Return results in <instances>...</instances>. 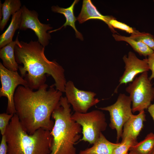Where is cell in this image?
I'll return each instance as SVG.
<instances>
[{
	"label": "cell",
	"instance_id": "obj_1",
	"mask_svg": "<svg viewBox=\"0 0 154 154\" xmlns=\"http://www.w3.org/2000/svg\"><path fill=\"white\" fill-rule=\"evenodd\" d=\"M54 86L53 84L47 90L48 85L45 83L36 91L22 85L17 88L14 98L16 114L29 134L40 128L52 129L54 122L51 117L59 104L62 93Z\"/></svg>",
	"mask_w": 154,
	"mask_h": 154
},
{
	"label": "cell",
	"instance_id": "obj_2",
	"mask_svg": "<svg viewBox=\"0 0 154 154\" xmlns=\"http://www.w3.org/2000/svg\"><path fill=\"white\" fill-rule=\"evenodd\" d=\"M45 47L38 41H19L14 49L16 60L19 66L21 76L27 82L28 87L38 90L46 80V74L50 75L55 81L56 89L64 92L66 83L64 70L55 60H49L44 54Z\"/></svg>",
	"mask_w": 154,
	"mask_h": 154
},
{
	"label": "cell",
	"instance_id": "obj_3",
	"mask_svg": "<svg viewBox=\"0 0 154 154\" xmlns=\"http://www.w3.org/2000/svg\"><path fill=\"white\" fill-rule=\"evenodd\" d=\"M71 112L66 97L62 96L52 115L54 124L50 131L52 139L50 154H76L74 145L80 139L82 128L72 119Z\"/></svg>",
	"mask_w": 154,
	"mask_h": 154
},
{
	"label": "cell",
	"instance_id": "obj_4",
	"mask_svg": "<svg viewBox=\"0 0 154 154\" xmlns=\"http://www.w3.org/2000/svg\"><path fill=\"white\" fill-rule=\"evenodd\" d=\"M7 154H50L52 138L50 131L38 129L32 134L24 129L17 114L12 118L5 134Z\"/></svg>",
	"mask_w": 154,
	"mask_h": 154
},
{
	"label": "cell",
	"instance_id": "obj_5",
	"mask_svg": "<svg viewBox=\"0 0 154 154\" xmlns=\"http://www.w3.org/2000/svg\"><path fill=\"white\" fill-rule=\"evenodd\" d=\"M71 118L82 127L83 136L79 141L88 142L91 144L96 141L107 126L105 114L99 110L84 113L75 112Z\"/></svg>",
	"mask_w": 154,
	"mask_h": 154
},
{
	"label": "cell",
	"instance_id": "obj_6",
	"mask_svg": "<svg viewBox=\"0 0 154 154\" xmlns=\"http://www.w3.org/2000/svg\"><path fill=\"white\" fill-rule=\"evenodd\" d=\"M125 90L129 94L131 101L133 113L147 109L154 99V88L148 76L147 72L135 77Z\"/></svg>",
	"mask_w": 154,
	"mask_h": 154
},
{
	"label": "cell",
	"instance_id": "obj_7",
	"mask_svg": "<svg viewBox=\"0 0 154 154\" xmlns=\"http://www.w3.org/2000/svg\"><path fill=\"white\" fill-rule=\"evenodd\" d=\"M131 104V101L129 96L124 94H120L114 104L99 108L109 112L110 121V126L116 131L117 142L121 137L124 124L133 114Z\"/></svg>",
	"mask_w": 154,
	"mask_h": 154
},
{
	"label": "cell",
	"instance_id": "obj_8",
	"mask_svg": "<svg viewBox=\"0 0 154 154\" xmlns=\"http://www.w3.org/2000/svg\"><path fill=\"white\" fill-rule=\"evenodd\" d=\"M0 77L1 84L0 97H5L7 99L6 113L14 115L16 112L14 100L15 90L20 85L28 87V83L17 71L8 70L1 62Z\"/></svg>",
	"mask_w": 154,
	"mask_h": 154
},
{
	"label": "cell",
	"instance_id": "obj_9",
	"mask_svg": "<svg viewBox=\"0 0 154 154\" xmlns=\"http://www.w3.org/2000/svg\"><path fill=\"white\" fill-rule=\"evenodd\" d=\"M21 19L19 29L22 31L32 29L37 36L39 43L44 47L48 45L51 37L50 33L47 32L52 27L49 24L41 23L36 11L29 10L25 5L21 7Z\"/></svg>",
	"mask_w": 154,
	"mask_h": 154
},
{
	"label": "cell",
	"instance_id": "obj_10",
	"mask_svg": "<svg viewBox=\"0 0 154 154\" xmlns=\"http://www.w3.org/2000/svg\"><path fill=\"white\" fill-rule=\"evenodd\" d=\"M64 92L68 102L72 105L76 112L87 113L89 108L100 101L98 98H95L96 93L79 90L70 80L66 83Z\"/></svg>",
	"mask_w": 154,
	"mask_h": 154
},
{
	"label": "cell",
	"instance_id": "obj_11",
	"mask_svg": "<svg viewBox=\"0 0 154 154\" xmlns=\"http://www.w3.org/2000/svg\"><path fill=\"white\" fill-rule=\"evenodd\" d=\"M123 59L125 64V70L119 78V84L115 91L116 92L120 85L132 82L137 75L149 70L147 58L140 59L131 51L129 52L128 56H124Z\"/></svg>",
	"mask_w": 154,
	"mask_h": 154
},
{
	"label": "cell",
	"instance_id": "obj_12",
	"mask_svg": "<svg viewBox=\"0 0 154 154\" xmlns=\"http://www.w3.org/2000/svg\"><path fill=\"white\" fill-rule=\"evenodd\" d=\"M146 120L144 110L139 112L137 115L133 114L123 125L122 141L127 139L137 141V137L143 127V122Z\"/></svg>",
	"mask_w": 154,
	"mask_h": 154
},
{
	"label": "cell",
	"instance_id": "obj_13",
	"mask_svg": "<svg viewBox=\"0 0 154 154\" xmlns=\"http://www.w3.org/2000/svg\"><path fill=\"white\" fill-rule=\"evenodd\" d=\"M114 18V17L112 16H105L101 14L98 11L91 0H83L81 12L76 18V20L80 23H83L90 19L102 20L108 25L112 32L115 33L116 32L109 24L110 21Z\"/></svg>",
	"mask_w": 154,
	"mask_h": 154
},
{
	"label": "cell",
	"instance_id": "obj_14",
	"mask_svg": "<svg viewBox=\"0 0 154 154\" xmlns=\"http://www.w3.org/2000/svg\"><path fill=\"white\" fill-rule=\"evenodd\" d=\"M19 34V32L15 40L0 50V58L2 61L3 64L8 70L14 71H17L19 66L16 60L14 52L15 46L19 41L18 38Z\"/></svg>",
	"mask_w": 154,
	"mask_h": 154
},
{
	"label": "cell",
	"instance_id": "obj_15",
	"mask_svg": "<svg viewBox=\"0 0 154 154\" xmlns=\"http://www.w3.org/2000/svg\"><path fill=\"white\" fill-rule=\"evenodd\" d=\"M119 144L108 141L102 133L92 146L81 150L79 154H113L114 149Z\"/></svg>",
	"mask_w": 154,
	"mask_h": 154
},
{
	"label": "cell",
	"instance_id": "obj_16",
	"mask_svg": "<svg viewBox=\"0 0 154 154\" xmlns=\"http://www.w3.org/2000/svg\"><path fill=\"white\" fill-rule=\"evenodd\" d=\"M79 0H75L69 7L67 8L60 7L58 6H53L51 7V10L55 13H58L63 14L65 16L66 21L64 24L59 29L48 32L50 33L60 30L63 27L70 26L74 30L75 32L76 37L81 40H83L82 34L77 30L75 25V22L77 20L74 14V9L75 4Z\"/></svg>",
	"mask_w": 154,
	"mask_h": 154
},
{
	"label": "cell",
	"instance_id": "obj_17",
	"mask_svg": "<svg viewBox=\"0 0 154 154\" xmlns=\"http://www.w3.org/2000/svg\"><path fill=\"white\" fill-rule=\"evenodd\" d=\"M0 2V30L2 31L11 15L20 10L22 6L20 0H5L2 4Z\"/></svg>",
	"mask_w": 154,
	"mask_h": 154
},
{
	"label": "cell",
	"instance_id": "obj_18",
	"mask_svg": "<svg viewBox=\"0 0 154 154\" xmlns=\"http://www.w3.org/2000/svg\"><path fill=\"white\" fill-rule=\"evenodd\" d=\"M21 9L13 15L11 23L6 31L0 36V48L13 41L16 31L19 29L21 19Z\"/></svg>",
	"mask_w": 154,
	"mask_h": 154
},
{
	"label": "cell",
	"instance_id": "obj_19",
	"mask_svg": "<svg viewBox=\"0 0 154 154\" xmlns=\"http://www.w3.org/2000/svg\"><path fill=\"white\" fill-rule=\"evenodd\" d=\"M113 36L116 41H123L129 44L133 49L141 56H148L154 51L142 42L135 40L130 37L114 34Z\"/></svg>",
	"mask_w": 154,
	"mask_h": 154
},
{
	"label": "cell",
	"instance_id": "obj_20",
	"mask_svg": "<svg viewBox=\"0 0 154 154\" xmlns=\"http://www.w3.org/2000/svg\"><path fill=\"white\" fill-rule=\"evenodd\" d=\"M154 149V133L148 134L145 138L132 146L129 151L137 154H151Z\"/></svg>",
	"mask_w": 154,
	"mask_h": 154
},
{
	"label": "cell",
	"instance_id": "obj_21",
	"mask_svg": "<svg viewBox=\"0 0 154 154\" xmlns=\"http://www.w3.org/2000/svg\"><path fill=\"white\" fill-rule=\"evenodd\" d=\"M130 37L135 40L142 42L154 51V37L151 34L140 32L134 29V32Z\"/></svg>",
	"mask_w": 154,
	"mask_h": 154
},
{
	"label": "cell",
	"instance_id": "obj_22",
	"mask_svg": "<svg viewBox=\"0 0 154 154\" xmlns=\"http://www.w3.org/2000/svg\"><path fill=\"white\" fill-rule=\"evenodd\" d=\"M137 142V141L127 139L122 141L114 149L113 154H126L130 148Z\"/></svg>",
	"mask_w": 154,
	"mask_h": 154
},
{
	"label": "cell",
	"instance_id": "obj_23",
	"mask_svg": "<svg viewBox=\"0 0 154 154\" xmlns=\"http://www.w3.org/2000/svg\"><path fill=\"white\" fill-rule=\"evenodd\" d=\"M14 115L7 113L0 114V131L2 136L5 135L7 128Z\"/></svg>",
	"mask_w": 154,
	"mask_h": 154
},
{
	"label": "cell",
	"instance_id": "obj_24",
	"mask_svg": "<svg viewBox=\"0 0 154 154\" xmlns=\"http://www.w3.org/2000/svg\"><path fill=\"white\" fill-rule=\"evenodd\" d=\"M109 24L113 28L124 31L129 33L132 34L134 31V29L124 23L117 21L115 18L111 20L110 21Z\"/></svg>",
	"mask_w": 154,
	"mask_h": 154
},
{
	"label": "cell",
	"instance_id": "obj_25",
	"mask_svg": "<svg viewBox=\"0 0 154 154\" xmlns=\"http://www.w3.org/2000/svg\"><path fill=\"white\" fill-rule=\"evenodd\" d=\"M147 59L149 69L151 71V75L149 77V80H151L154 79V52L148 56Z\"/></svg>",
	"mask_w": 154,
	"mask_h": 154
},
{
	"label": "cell",
	"instance_id": "obj_26",
	"mask_svg": "<svg viewBox=\"0 0 154 154\" xmlns=\"http://www.w3.org/2000/svg\"><path fill=\"white\" fill-rule=\"evenodd\" d=\"M8 146L5 135L2 136L0 144V154H7Z\"/></svg>",
	"mask_w": 154,
	"mask_h": 154
},
{
	"label": "cell",
	"instance_id": "obj_27",
	"mask_svg": "<svg viewBox=\"0 0 154 154\" xmlns=\"http://www.w3.org/2000/svg\"><path fill=\"white\" fill-rule=\"evenodd\" d=\"M148 111L153 118L154 121V103L151 104L148 108Z\"/></svg>",
	"mask_w": 154,
	"mask_h": 154
},
{
	"label": "cell",
	"instance_id": "obj_28",
	"mask_svg": "<svg viewBox=\"0 0 154 154\" xmlns=\"http://www.w3.org/2000/svg\"><path fill=\"white\" fill-rule=\"evenodd\" d=\"M128 154H137L133 151H130V152L128 153Z\"/></svg>",
	"mask_w": 154,
	"mask_h": 154
},
{
	"label": "cell",
	"instance_id": "obj_29",
	"mask_svg": "<svg viewBox=\"0 0 154 154\" xmlns=\"http://www.w3.org/2000/svg\"><path fill=\"white\" fill-rule=\"evenodd\" d=\"M151 154H154V149Z\"/></svg>",
	"mask_w": 154,
	"mask_h": 154
},
{
	"label": "cell",
	"instance_id": "obj_30",
	"mask_svg": "<svg viewBox=\"0 0 154 154\" xmlns=\"http://www.w3.org/2000/svg\"><path fill=\"white\" fill-rule=\"evenodd\" d=\"M126 154H128V153H127Z\"/></svg>",
	"mask_w": 154,
	"mask_h": 154
}]
</instances>
